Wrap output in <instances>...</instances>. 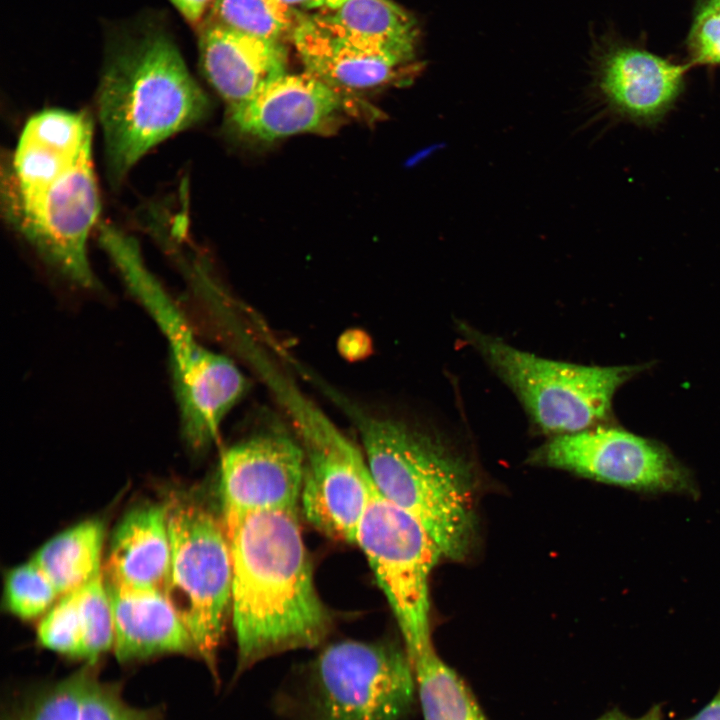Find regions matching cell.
Returning a JSON list of instances; mask_svg holds the SVG:
<instances>
[{"instance_id":"obj_1","label":"cell","mask_w":720,"mask_h":720,"mask_svg":"<svg viewBox=\"0 0 720 720\" xmlns=\"http://www.w3.org/2000/svg\"><path fill=\"white\" fill-rule=\"evenodd\" d=\"M209 105L164 13L149 9L106 25L97 108L113 180L158 143L203 120Z\"/></svg>"},{"instance_id":"obj_2","label":"cell","mask_w":720,"mask_h":720,"mask_svg":"<svg viewBox=\"0 0 720 720\" xmlns=\"http://www.w3.org/2000/svg\"><path fill=\"white\" fill-rule=\"evenodd\" d=\"M296 512H257L224 524L237 674L267 657L316 647L330 632L332 618L315 588Z\"/></svg>"},{"instance_id":"obj_3","label":"cell","mask_w":720,"mask_h":720,"mask_svg":"<svg viewBox=\"0 0 720 720\" xmlns=\"http://www.w3.org/2000/svg\"><path fill=\"white\" fill-rule=\"evenodd\" d=\"M352 415L378 494L417 518L444 558L463 560L476 530L471 463L430 428Z\"/></svg>"},{"instance_id":"obj_4","label":"cell","mask_w":720,"mask_h":720,"mask_svg":"<svg viewBox=\"0 0 720 720\" xmlns=\"http://www.w3.org/2000/svg\"><path fill=\"white\" fill-rule=\"evenodd\" d=\"M98 232L127 287L167 339L184 440L193 450H202L215 441L222 420L246 393L248 381L230 359L196 340L182 313L144 264L134 238L108 223H100Z\"/></svg>"},{"instance_id":"obj_5","label":"cell","mask_w":720,"mask_h":720,"mask_svg":"<svg viewBox=\"0 0 720 720\" xmlns=\"http://www.w3.org/2000/svg\"><path fill=\"white\" fill-rule=\"evenodd\" d=\"M415 696L405 648L344 640L326 646L307 665L279 708L290 720H404Z\"/></svg>"},{"instance_id":"obj_6","label":"cell","mask_w":720,"mask_h":720,"mask_svg":"<svg viewBox=\"0 0 720 720\" xmlns=\"http://www.w3.org/2000/svg\"><path fill=\"white\" fill-rule=\"evenodd\" d=\"M457 325L460 334L515 393L532 423L554 436L595 427L607 416L617 389L641 368L546 359L465 322Z\"/></svg>"},{"instance_id":"obj_7","label":"cell","mask_w":720,"mask_h":720,"mask_svg":"<svg viewBox=\"0 0 720 720\" xmlns=\"http://www.w3.org/2000/svg\"><path fill=\"white\" fill-rule=\"evenodd\" d=\"M168 507L170 566L164 594L196 654L216 676V656L232 600V559L222 518L191 497Z\"/></svg>"},{"instance_id":"obj_8","label":"cell","mask_w":720,"mask_h":720,"mask_svg":"<svg viewBox=\"0 0 720 720\" xmlns=\"http://www.w3.org/2000/svg\"><path fill=\"white\" fill-rule=\"evenodd\" d=\"M271 385L289 412L305 456L301 504L307 520L337 541L355 544L375 491L363 451L282 377Z\"/></svg>"},{"instance_id":"obj_9","label":"cell","mask_w":720,"mask_h":720,"mask_svg":"<svg viewBox=\"0 0 720 720\" xmlns=\"http://www.w3.org/2000/svg\"><path fill=\"white\" fill-rule=\"evenodd\" d=\"M355 544L393 611L408 656L433 646L428 583L443 555L424 525L375 489Z\"/></svg>"},{"instance_id":"obj_10","label":"cell","mask_w":720,"mask_h":720,"mask_svg":"<svg viewBox=\"0 0 720 720\" xmlns=\"http://www.w3.org/2000/svg\"><path fill=\"white\" fill-rule=\"evenodd\" d=\"M7 205L16 228L49 265L80 286H95L87 254L100 212L92 154L34 186L7 189Z\"/></svg>"},{"instance_id":"obj_11","label":"cell","mask_w":720,"mask_h":720,"mask_svg":"<svg viewBox=\"0 0 720 720\" xmlns=\"http://www.w3.org/2000/svg\"><path fill=\"white\" fill-rule=\"evenodd\" d=\"M537 464L621 487L690 491L691 478L663 446L625 430L595 426L553 436L535 450Z\"/></svg>"},{"instance_id":"obj_12","label":"cell","mask_w":720,"mask_h":720,"mask_svg":"<svg viewBox=\"0 0 720 720\" xmlns=\"http://www.w3.org/2000/svg\"><path fill=\"white\" fill-rule=\"evenodd\" d=\"M304 471L298 437L280 425L265 426L235 443L220 461L223 523L251 513L296 510Z\"/></svg>"},{"instance_id":"obj_13","label":"cell","mask_w":720,"mask_h":720,"mask_svg":"<svg viewBox=\"0 0 720 720\" xmlns=\"http://www.w3.org/2000/svg\"><path fill=\"white\" fill-rule=\"evenodd\" d=\"M360 104L354 94L306 70L285 72L243 103L226 110V118L237 135L271 142L300 133L329 132L347 113L357 112Z\"/></svg>"},{"instance_id":"obj_14","label":"cell","mask_w":720,"mask_h":720,"mask_svg":"<svg viewBox=\"0 0 720 720\" xmlns=\"http://www.w3.org/2000/svg\"><path fill=\"white\" fill-rule=\"evenodd\" d=\"M291 41L306 71L350 94L401 80L413 60L349 36L314 13L302 14Z\"/></svg>"},{"instance_id":"obj_15","label":"cell","mask_w":720,"mask_h":720,"mask_svg":"<svg viewBox=\"0 0 720 720\" xmlns=\"http://www.w3.org/2000/svg\"><path fill=\"white\" fill-rule=\"evenodd\" d=\"M202 71L231 109L259 88L287 72L283 42L246 35L219 25L203 23L198 29Z\"/></svg>"},{"instance_id":"obj_16","label":"cell","mask_w":720,"mask_h":720,"mask_svg":"<svg viewBox=\"0 0 720 720\" xmlns=\"http://www.w3.org/2000/svg\"><path fill=\"white\" fill-rule=\"evenodd\" d=\"M106 583V581H105ZM119 661L163 653H196L190 634L165 594L106 583Z\"/></svg>"},{"instance_id":"obj_17","label":"cell","mask_w":720,"mask_h":720,"mask_svg":"<svg viewBox=\"0 0 720 720\" xmlns=\"http://www.w3.org/2000/svg\"><path fill=\"white\" fill-rule=\"evenodd\" d=\"M169 566L167 504H146L129 511L112 535L106 583L164 593Z\"/></svg>"},{"instance_id":"obj_18","label":"cell","mask_w":720,"mask_h":720,"mask_svg":"<svg viewBox=\"0 0 720 720\" xmlns=\"http://www.w3.org/2000/svg\"><path fill=\"white\" fill-rule=\"evenodd\" d=\"M93 122L86 112L49 109L25 124L8 170L10 187H26L91 154Z\"/></svg>"},{"instance_id":"obj_19","label":"cell","mask_w":720,"mask_h":720,"mask_svg":"<svg viewBox=\"0 0 720 720\" xmlns=\"http://www.w3.org/2000/svg\"><path fill=\"white\" fill-rule=\"evenodd\" d=\"M686 68L643 50L620 49L604 63L601 87L622 112L651 119L677 97Z\"/></svg>"},{"instance_id":"obj_20","label":"cell","mask_w":720,"mask_h":720,"mask_svg":"<svg viewBox=\"0 0 720 720\" xmlns=\"http://www.w3.org/2000/svg\"><path fill=\"white\" fill-rule=\"evenodd\" d=\"M313 13L349 36L414 58L417 22L392 0H345Z\"/></svg>"},{"instance_id":"obj_21","label":"cell","mask_w":720,"mask_h":720,"mask_svg":"<svg viewBox=\"0 0 720 720\" xmlns=\"http://www.w3.org/2000/svg\"><path fill=\"white\" fill-rule=\"evenodd\" d=\"M104 526L83 521L51 538L32 561L51 580L60 596L80 588L101 570Z\"/></svg>"},{"instance_id":"obj_22","label":"cell","mask_w":720,"mask_h":720,"mask_svg":"<svg viewBox=\"0 0 720 720\" xmlns=\"http://www.w3.org/2000/svg\"><path fill=\"white\" fill-rule=\"evenodd\" d=\"M410 660L424 720H487L462 679L433 646Z\"/></svg>"},{"instance_id":"obj_23","label":"cell","mask_w":720,"mask_h":720,"mask_svg":"<svg viewBox=\"0 0 720 720\" xmlns=\"http://www.w3.org/2000/svg\"><path fill=\"white\" fill-rule=\"evenodd\" d=\"M303 13L282 0H216L203 23L284 43Z\"/></svg>"},{"instance_id":"obj_24","label":"cell","mask_w":720,"mask_h":720,"mask_svg":"<svg viewBox=\"0 0 720 720\" xmlns=\"http://www.w3.org/2000/svg\"><path fill=\"white\" fill-rule=\"evenodd\" d=\"M78 605L84 633L82 658L94 662L114 644L113 614L102 570L78 588Z\"/></svg>"},{"instance_id":"obj_25","label":"cell","mask_w":720,"mask_h":720,"mask_svg":"<svg viewBox=\"0 0 720 720\" xmlns=\"http://www.w3.org/2000/svg\"><path fill=\"white\" fill-rule=\"evenodd\" d=\"M4 594L8 610L25 620L44 613L60 596L48 576L32 560L8 572Z\"/></svg>"},{"instance_id":"obj_26","label":"cell","mask_w":720,"mask_h":720,"mask_svg":"<svg viewBox=\"0 0 720 720\" xmlns=\"http://www.w3.org/2000/svg\"><path fill=\"white\" fill-rule=\"evenodd\" d=\"M37 635L46 648L82 658L83 623L78 605V589L61 596L41 620Z\"/></svg>"},{"instance_id":"obj_27","label":"cell","mask_w":720,"mask_h":720,"mask_svg":"<svg viewBox=\"0 0 720 720\" xmlns=\"http://www.w3.org/2000/svg\"><path fill=\"white\" fill-rule=\"evenodd\" d=\"M88 671H79L58 682L13 720H80L86 688L91 680Z\"/></svg>"},{"instance_id":"obj_28","label":"cell","mask_w":720,"mask_h":720,"mask_svg":"<svg viewBox=\"0 0 720 720\" xmlns=\"http://www.w3.org/2000/svg\"><path fill=\"white\" fill-rule=\"evenodd\" d=\"M80 720H159L148 711L123 701L118 690L91 678L81 706Z\"/></svg>"},{"instance_id":"obj_29","label":"cell","mask_w":720,"mask_h":720,"mask_svg":"<svg viewBox=\"0 0 720 720\" xmlns=\"http://www.w3.org/2000/svg\"><path fill=\"white\" fill-rule=\"evenodd\" d=\"M689 47L697 63L720 64V5L707 2L695 18Z\"/></svg>"},{"instance_id":"obj_30","label":"cell","mask_w":720,"mask_h":720,"mask_svg":"<svg viewBox=\"0 0 720 720\" xmlns=\"http://www.w3.org/2000/svg\"><path fill=\"white\" fill-rule=\"evenodd\" d=\"M216 0H169L191 27L198 29Z\"/></svg>"},{"instance_id":"obj_31","label":"cell","mask_w":720,"mask_h":720,"mask_svg":"<svg viewBox=\"0 0 720 720\" xmlns=\"http://www.w3.org/2000/svg\"><path fill=\"white\" fill-rule=\"evenodd\" d=\"M291 8L305 12L307 11H325L336 8L345 0H282Z\"/></svg>"},{"instance_id":"obj_32","label":"cell","mask_w":720,"mask_h":720,"mask_svg":"<svg viewBox=\"0 0 720 720\" xmlns=\"http://www.w3.org/2000/svg\"><path fill=\"white\" fill-rule=\"evenodd\" d=\"M687 720H720V689L702 709Z\"/></svg>"},{"instance_id":"obj_33","label":"cell","mask_w":720,"mask_h":720,"mask_svg":"<svg viewBox=\"0 0 720 720\" xmlns=\"http://www.w3.org/2000/svg\"><path fill=\"white\" fill-rule=\"evenodd\" d=\"M597 720H664V717L660 707L654 706L639 716H627L619 712H612Z\"/></svg>"},{"instance_id":"obj_34","label":"cell","mask_w":720,"mask_h":720,"mask_svg":"<svg viewBox=\"0 0 720 720\" xmlns=\"http://www.w3.org/2000/svg\"><path fill=\"white\" fill-rule=\"evenodd\" d=\"M707 2H711L717 5H720V0H708Z\"/></svg>"}]
</instances>
